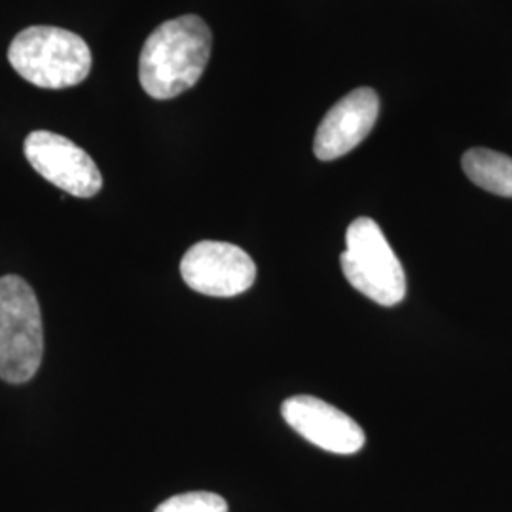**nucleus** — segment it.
Segmentation results:
<instances>
[{
  "instance_id": "nucleus-1",
  "label": "nucleus",
  "mask_w": 512,
  "mask_h": 512,
  "mask_svg": "<svg viewBox=\"0 0 512 512\" xmlns=\"http://www.w3.org/2000/svg\"><path fill=\"white\" fill-rule=\"evenodd\" d=\"M213 35L198 16L162 23L147 38L139 59V82L158 101L173 99L198 84L209 63Z\"/></svg>"
},
{
  "instance_id": "nucleus-2",
  "label": "nucleus",
  "mask_w": 512,
  "mask_h": 512,
  "mask_svg": "<svg viewBox=\"0 0 512 512\" xmlns=\"http://www.w3.org/2000/svg\"><path fill=\"white\" fill-rule=\"evenodd\" d=\"M8 61L14 71L42 90H65L84 82L92 71V50L67 29L37 25L12 40Z\"/></svg>"
},
{
  "instance_id": "nucleus-3",
  "label": "nucleus",
  "mask_w": 512,
  "mask_h": 512,
  "mask_svg": "<svg viewBox=\"0 0 512 512\" xmlns=\"http://www.w3.org/2000/svg\"><path fill=\"white\" fill-rule=\"evenodd\" d=\"M44 357V325L37 294L19 275L0 277V378L27 384Z\"/></svg>"
},
{
  "instance_id": "nucleus-4",
  "label": "nucleus",
  "mask_w": 512,
  "mask_h": 512,
  "mask_svg": "<svg viewBox=\"0 0 512 512\" xmlns=\"http://www.w3.org/2000/svg\"><path fill=\"white\" fill-rule=\"evenodd\" d=\"M346 245L340 266L349 283L380 306L401 304L406 294V275L382 228L368 217L353 220Z\"/></svg>"
},
{
  "instance_id": "nucleus-5",
  "label": "nucleus",
  "mask_w": 512,
  "mask_h": 512,
  "mask_svg": "<svg viewBox=\"0 0 512 512\" xmlns=\"http://www.w3.org/2000/svg\"><path fill=\"white\" fill-rule=\"evenodd\" d=\"M23 150L40 177L74 198H93L103 186L92 156L63 135L33 131L27 135Z\"/></svg>"
},
{
  "instance_id": "nucleus-6",
  "label": "nucleus",
  "mask_w": 512,
  "mask_h": 512,
  "mask_svg": "<svg viewBox=\"0 0 512 512\" xmlns=\"http://www.w3.org/2000/svg\"><path fill=\"white\" fill-rule=\"evenodd\" d=\"M184 283L207 296L230 298L253 287L256 266L238 245L224 241H200L181 260Z\"/></svg>"
},
{
  "instance_id": "nucleus-7",
  "label": "nucleus",
  "mask_w": 512,
  "mask_h": 512,
  "mask_svg": "<svg viewBox=\"0 0 512 512\" xmlns=\"http://www.w3.org/2000/svg\"><path fill=\"white\" fill-rule=\"evenodd\" d=\"M281 416L304 439L340 456L357 454L365 446L363 427L338 410L311 395H296L281 406Z\"/></svg>"
},
{
  "instance_id": "nucleus-8",
  "label": "nucleus",
  "mask_w": 512,
  "mask_h": 512,
  "mask_svg": "<svg viewBox=\"0 0 512 512\" xmlns=\"http://www.w3.org/2000/svg\"><path fill=\"white\" fill-rule=\"evenodd\" d=\"M380 116V97L372 88H357L342 97L321 120L313 152L321 162H332L359 147Z\"/></svg>"
},
{
  "instance_id": "nucleus-9",
  "label": "nucleus",
  "mask_w": 512,
  "mask_h": 512,
  "mask_svg": "<svg viewBox=\"0 0 512 512\" xmlns=\"http://www.w3.org/2000/svg\"><path fill=\"white\" fill-rule=\"evenodd\" d=\"M465 175L482 190L512 198V158L490 148H471L463 154Z\"/></svg>"
},
{
  "instance_id": "nucleus-10",
  "label": "nucleus",
  "mask_w": 512,
  "mask_h": 512,
  "mask_svg": "<svg viewBox=\"0 0 512 512\" xmlns=\"http://www.w3.org/2000/svg\"><path fill=\"white\" fill-rule=\"evenodd\" d=\"M154 512H228V503L211 492H188L169 497Z\"/></svg>"
}]
</instances>
